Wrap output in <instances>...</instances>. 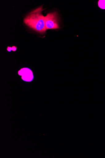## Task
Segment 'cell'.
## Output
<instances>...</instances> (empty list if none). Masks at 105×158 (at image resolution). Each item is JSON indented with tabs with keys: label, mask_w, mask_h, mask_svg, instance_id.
Returning a JSON list of instances; mask_svg holds the SVG:
<instances>
[{
	"label": "cell",
	"mask_w": 105,
	"mask_h": 158,
	"mask_svg": "<svg viewBox=\"0 0 105 158\" xmlns=\"http://www.w3.org/2000/svg\"><path fill=\"white\" fill-rule=\"evenodd\" d=\"M12 48L14 49H13L12 50L13 51H15L17 49V48H16L15 46H13V47H12Z\"/></svg>",
	"instance_id": "4"
},
{
	"label": "cell",
	"mask_w": 105,
	"mask_h": 158,
	"mask_svg": "<svg viewBox=\"0 0 105 158\" xmlns=\"http://www.w3.org/2000/svg\"><path fill=\"white\" fill-rule=\"evenodd\" d=\"M43 9L41 6L30 13L24 19V23L29 27L40 33L46 31L45 17L42 15Z\"/></svg>",
	"instance_id": "1"
},
{
	"label": "cell",
	"mask_w": 105,
	"mask_h": 158,
	"mask_svg": "<svg viewBox=\"0 0 105 158\" xmlns=\"http://www.w3.org/2000/svg\"><path fill=\"white\" fill-rule=\"evenodd\" d=\"M59 19L58 14L56 12L48 13L45 17V26L46 30L59 29Z\"/></svg>",
	"instance_id": "2"
},
{
	"label": "cell",
	"mask_w": 105,
	"mask_h": 158,
	"mask_svg": "<svg viewBox=\"0 0 105 158\" xmlns=\"http://www.w3.org/2000/svg\"><path fill=\"white\" fill-rule=\"evenodd\" d=\"M98 4L100 8L105 9V0H100L99 1Z\"/></svg>",
	"instance_id": "3"
}]
</instances>
